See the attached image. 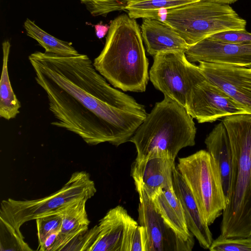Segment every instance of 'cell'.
Wrapping results in <instances>:
<instances>
[{"label":"cell","mask_w":251,"mask_h":251,"mask_svg":"<svg viewBox=\"0 0 251 251\" xmlns=\"http://www.w3.org/2000/svg\"><path fill=\"white\" fill-rule=\"evenodd\" d=\"M28 60L55 118L50 124L90 145L129 141L147 115L144 105L112 87L84 54L63 56L36 51Z\"/></svg>","instance_id":"6da1fadb"},{"label":"cell","mask_w":251,"mask_h":251,"mask_svg":"<svg viewBox=\"0 0 251 251\" xmlns=\"http://www.w3.org/2000/svg\"><path fill=\"white\" fill-rule=\"evenodd\" d=\"M201 0H129L124 9L133 19L149 18L164 22L168 10Z\"/></svg>","instance_id":"ffe728a7"},{"label":"cell","mask_w":251,"mask_h":251,"mask_svg":"<svg viewBox=\"0 0 251 251\" xmlns=\"http://www.w3.org/2000/svg\"><path fill=\"white\" fill-rule=\"evenodd\" d=\"M32 250L25 241L21 231L0 219V251H29Z\"/></svg>","instance_id":"603a6c76"},{"label":"cell","mask_w":251,"mask_h":251,"mask_svg":"<svg viewBox=\"0 0 251 251\" xmlns=\"http://www.w3.org/2000/svg\"><path fill=\"white\" fill-rule=\"evenodd\" d=\"M87 201L85 199L78 201L59 212L62 224L56 251H64L69 243L88 229L90 222L86 209Z\"/></svg>","instance_id":"ac0fdd59"},{"label":"cell","mask_w":251,"mask_h":251,"mask_svg":"<svg viewBox=\"0 0 251 251\" xmlns=\"http://www.w3.org/2000/svg\"><path fill=\"white\" fill-rule=\"evenodd\" d=\"M204 76L199 66L189 61L182 51L155 55L149 73L156 89L185 108L191 89Z\"/></svg>","instance_id":"ba28073f"},{"label":"cell","mask_w":251,"mask_h":251,"mask_svg":"<svg viewBox=\"0 0 251 251\" xmlns=\"http://www.w3.org/2000/svg\"><path fill=\"white\" fill-rule=\"evenodd\" d=\"M164 23L189 46L221 32L246 30L247 25L229 4L203 0L168 10Z\"/></svg>","instance_id":"5b68a950"},{"label":"cell","mask_w":251,"mask_h":251,"mask_svg":"<svg viewBox=\"0 0 251 251\" xmlns=\"http://www.w3.org/2000/svg\"><path fill=\"white\" fill-rule=\"evenodd\" d=\"M59 237L60 231L49 234L39 243L37 250L40 251H56Z\"/></svg>","instance_id":"f1b7e54d"},{"label":"cell","mask_w":251,"mask_h":251,"mask_svg":"<svg viewBox=\"0 0 251 251\" xmlns=\"http://www.w3.org/2000/svg\"><path fill=\"white\" fill-rule=\"evenodd\" d=\"M207 151L215 162L221 175L224 193L227 201L232 165V151L228 134L222 121L206 137Z\"/></svg>","instance_id":"e0dca14e"},{"label":"cell","mask_w":251,"mask_h":251,"mask_svg":"<svg viewBox=\"0 0 251 251\" xmlns=\"http://www.w3.org/2000/svg\"><path fill=\"white\" fill-rule=\"evenodd\" d=\"M203 75L251 114V68L200 62Z\"/></svg>","instance_id":"4fadbf2b"},{"label":"cell","mask_w":251,"mask_h":251,"mask_svg":"<svg viewBox=\"0 0 251 251\" xmlns=\"http://www.w3.org/2000/svg\"><path fill=\"white\" fill-rule=\"evenodd\" d=\"M94 16L124 10L129 0H79Z\"/></svg>","instance_id":"d4e9b609"},{"label":"cell","mask_w":251,"mask_h":251,"mask_svg":"<svg viewBox=\"0 0 251 251\" xmlns=\"http://www.w3.org/2000/svg\"><path fill=\"white\" fill-rule=\"evenodd\" d=\"M96 191L95 183L88 173L76 172L59 190L45 197L31 200L10 198L3 200L0 203V219L20 231L25 223L59 212L78 201L88 200Z\"/></svg>","instance_id":"8992f818"},{"label":"cell","mask_w":251,"mask_h":251,"mask_svg":"<svg viewBox=\"0 0 251 251\" xmlns=\"http://www.w3.org/2000/svg\"><path fill=\"white\" fill-rule=\"evenodd\" d=\"M110 25L107 24H98L94 25L97 37L101 39L108 33Z\"/></svg>","instance_id":"f546056e"},{"label":"cell","mask_w":251,"mask_h":251,"mask_svg":"<svg viewBox=\"0 0 251 251\" xmlns=\"http://www.w3.org/2000/svg\"><path fill=\"white\" fill-rule=\"evenodd\" d=\"M175 166V159L159 150L152 151L143 159H135L131 175L137 193L144 192L152 200L163 189L173 186Z\"/></svg>","instance_id":"7c38bea8"},{"label":"cell","mask_w":251,"mask_h":251,"mask_svg":"<svg viewBox=\"0 0 251 251\" xmlns=\"http://www.w3.org/2000/svg\"><path fill=\"white\" fill-rule=\"evenodd\" d=\"M176 168L189 188L201 215L208 226L226 208L227 201L219 169L205 150L178 158Z\"/></svg>","instance_id":"52a82bcc"},{"label":"cell","mask_w":251,"mask_h":251,"mask_svg":"<svg viewBox=\"0 0 251 251\" xmlns=\"http://www.w3.org/2000/svg\"><path fill=\"white\" fill-rule=\"evenodd\" d=\"M93 64L114 87L124 91H145L149 62L135 19L124 14L111 22L104 46Z\"/></svg>","instance_id":"7a4b0ae2"},{"label":"cell","mask_w":251,"mask_h":251,"mask_svg":"<svg viewBox=\"0 0 251 251\" xmlns=\"http://www.w3.org/2000/svg\"><path fill=\"white\" fill-rule=\"evenodd\" d=\"M186 108L171 98L156 102L130 139L136 149L135 159L151 151H165L176 159L179 151L195 144L196 128Z\"/></svg>","instance_id":"277c9868"},{"label":"cell","mask_w":251,"mask_h":251,"mask_svg":"<svg viewBox=\"0 0 251 251\" xmlns=\"http://www.w3.org/2000/svg\"><path fill=\"white\" fill-rule=\"evenodd\" d=\"M140 29L147 51L153 56L166 52H185L190 46L176 30L161 21L144 18Z\"/></svg>","instance_id":"2e32d148"},{"label":"cell","mask_w":251,"mask_h":251,"mask_svg":"<svg viewBox=\"0 0 251 251\" xmlns=\"http://www.w3.org/2000/svg\"><path fill=\"white\" fill-rule=\"evenodd\" d=\"M24 27L27 35L35 40L45 49L46 53L63 56L79 54L71 43L61 40L50 34L28 18L25 21Z\"/></svg>","instance_id":"7402d4cb"},{"label":"cell","mask_w":251,"mask_h":251,"mask_svg":"<svg viewBox=\"0 0 251 251\" xmlns=\"http://www.w3.org/2000/svg\"><path fill=\"white\" fill-rule=\"evenodd\" d=\"M173 188L182 204L189 230L204 249H209L213 241L208 224L202 217L191 191L175 166L173 171Z\"/></svg>","instance_id":"9a60e30c"},{"label":"cell","mask_w":251,"mask_h":251,"mask_svg":"<svg viewBox=\"0 0 251 251\" xmlns=\"http://www.w3.org/2000/svg\"><path fill=\"white\" fill-rule=\"evenodd\" d=\"M222 122L229 138L233 160L220 235L248 237L251 235V114L230 115Z\"/></svg>","instance_id":"3957f363"},{"label":"cell","mask_w":251,"mask_h":251,"mask_svg":"<svg viewBox=\"0 0 251 251\" xmlns=\"http://www.w3.org/2000/svg\"><path fill=\"white\" fill-rule=\"evenodd\" d=\"M152 201L156 210L171 227L185 238L194 240L188 228L182 204L173 186L163 189Z\"/></svg>","instance_id":"d6986e66"},{"label":"cell","mask_w":251,"mask_h":251,"mask_svg":"<svg viewBox=\"0 0 251 251\" xmlns=\"http://www.w3.org/2000/svg\"><path fill=\"white\" fill-rule=\"evenodd\" d=\"M210 251H251V235L248 237H225L220 235L213 240Z\"/></svg>","instance_id":"cb8c5ba5"},{"label":"cell","mask_w":251,"mask_h":251,"mask_svg":"<svg viewBox=\"0 0 251 251\" xmlns=\"http://www.w3.org/2000/svg\"><path fill=\"white\" fill-rule=\"evenodd\" d=\"M138 223L147 237V251H191L195 240L179 234L161 217L152 201L144 192L138 193Z\"/></svg>","instance_id":"8fae6325"},{"label":"cell","mask_w":251,"mask_h":251,"mask_svg":"<svg viewBox=\"0 0 251 251\" xmlns=\"http://www.w3.org/2000/svg\"><path fill=\"white\" fill-rule=\"evenodd\" d=\"M185 54L190 62H205L251 68V43H226L206 38L190 46Z\"/></svg>","instance_id":"5bb4252c"},{"label":"cell","mask_w":251,"mask_h":251,"mask_svg":"<svg viewBox=\"0 0 251 251\" xmlns=\"http://www.w3.org/2000/svg\"><path fill=\"white\" fill-rule=\"evenodd\" d=\"M130 251H147V237L145 227L138 224L133 232Z\"/></svg>","instance_id":"83f0119b"},{"label":"cell","mask_w":251,"mask_h":251,"mask_svg":"<svg viewBox=\"0 0 251 251\" xmlns=\"http://www.w3.org/2000/svg\"><path fill=\"white\" fill-rule=\"evenodd\" d=\"M207 38L226 43H251V33L246 30H228L215 34Z\"/></svg>","instance_id":"4316f807"},{"label":"cell","mask_w":251,"mask_h":251,"mask_svg":"<svg viewBox=\"0 0 251 251\" xmlns=\"http://www.w3.org/2000/svg\"><path fill=\"white\" fill-rule=\"evenodd\" d=\"M38 243L51 233L60 230L62 217L59 212L46 215L36 219Z\"/></svg>","instance_id":"484cf974"},{"label":"cell","mask_w":251,"mask_h":251,"mask_svg":"<svg viewBox=\"0 0 251 251\" xmlns=\"http://www.w3.org/2000/svg\"><path fill=\"white\" fill-rule=\"evenodd\" d=\"M207 0V1H212V2L230 4H232V3H233L237 1L238 0Z\"/></svg>","instance_id":"4dcf8cb0"},{"label":"cell","mask_w":251,"mask_h":251,"mask_svg":"<svg viewBox=\"0 0 251 251\" xmlns=\"http://www.w3.org/2000/svg\"><path fill=\"white\" fill-rule=\"evenodd\" d=\"M11 44L9 40L2 43V67L0 81V116L7 120L16 118L20 113V101L15 94L9 79L8 62Z\"/></svg>","instance_id":"44dd1931"},{"label":"cell","mask_w":251,"mask_h":251,"mask_svg":"<svg viewBox=\"0 0 251 251\" xmlns=\"http://www.w3.org/2000/svg\"><path fill=\"white\" fill-rule=\"evenodd\" d=\"M138 224L124 207L118 205L81 235L79 251H130L132 236Z\"/></svg>","instance_id":"9c48e42d"},{"label":"cell","mask_w":251,"mask_h":251,"mask_svg":"<svg viewBox=\"0 0 251 251\" xmlns=\"http://www.w3.org/2000/svg\"><path fill=\"white\" fill-rule=\"evenodd\" d=\"M198 123H212L239 114H249L205 76L191 89L186 105Z\"/></svg>","instance_id":"30bf717a"}]
</instances>
